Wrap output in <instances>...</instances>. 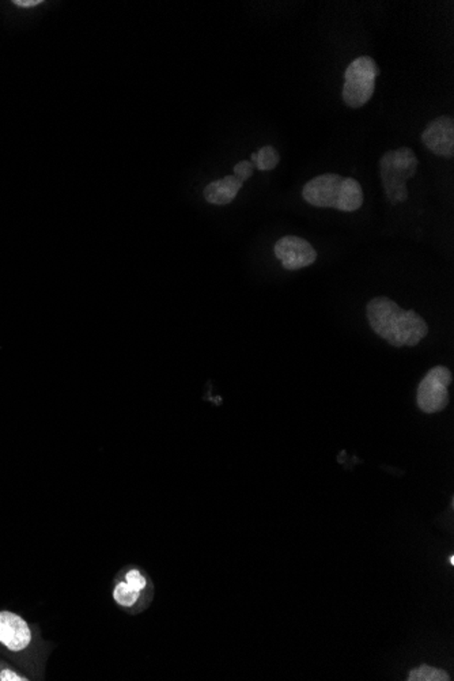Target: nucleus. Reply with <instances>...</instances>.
<instances>
[{
	"mask_svg": "<svg viewBox=\"0 0 454 681\" xmlns=\"http://www.w3.org/2000/svg\"><path fill=\"white\" fill-rule=\"evenodd\" d=\"M381 74L377 63L370 56H359L349 63L344 71V85L341 97L351 109H359L372 98L375 90V80Z\"/></svg>",
	"mask_w": 454,
	"mask_h": 681,
	"instance_id": "nucleus-4",
	"label": "nucleus"
},
{
	"mask_svg": "<svg viewBox=\"0 0 454 681\" xmlns=\"http://www.w3.org/2000/svg\"><path fill=\"white\" fill-rule=\"evenodd\" d=\"M140 592L131 588L127 583H119L114 591V599L120 607L130 608L139 600Z\"/></svg>",
	"mask_w": 454,
	"mask_h": 681,
	"instance_id": "nucleus-11",
	"label": "nucleus"
},
{
	"mask_svg": "<svg viewBox=\"0 0 454 681\" xmlns=\"http://www.w3.org/2000/svg\"><path fill=\"white\" fill-rule=\"evenodd\" d=\"M276 259L287 271H298L317 260V252L307 240L296 235H284L273 248Z\"/></svg>",
	"mask_w": 454,
	"mask_h": 681,
	"instance_id": "nucleus-6",
	"label": "nucleus"
},
{
	"mask_svg": "<svg viewBox=\"0 0 454 681\" xmlns=\"http://www.w3.org/2000/svg\"><path fill=\"white\" fill-rule=\"evenodd\" d=\"M417 157L409 148L396 149L383 154L380 159V177L383 192L392 206L408 199L407 182L416 175Z\"/></svg>",
	"mask_w": 454,
	"mask_h": 681,
	"instance_id": "nucleus-3",
	"label": "nucleus"
},
{
	"mask_svg": "<svg viewBox=\"0 0 454 681\" xmlns=\"http://www.w3.org/2000/svg\"><path fill=\"white\" fill-rule=\"evenodd\" d=\"M125 583L131 588L137 589V591L142 592L146 588L147 583L146 578L143 577L142 573L139 570H130L125 575Z\"/></svg>",
	"mask_w": 454,
	"mask_h": 681,
	"instance_id": "nucleus-13",
	"label": "nucleus"
},
{
	"mask_svg": "<svg viewBox=\"0 0 454 681\" xmlns=\"http://www.w3.org/2000/svg\"><path fill=\"white\" fill-rule=\"evenodd\" d=\"M453 381V374L445 366H435L417 387V407L425 413H437L449 404L448 387Z\"/></svg>",
	"mask_w": 454,
	"mask_h": 681,
	"instance_id": "nucleus-5",
	"label": "nucleus"
},
{
	"mask_svg": "<svg viewBox=\"0 0 454 681\" xmlns=\"http://www.w3.org/2000/svg\"><path fill=\"white\" fill-rule=\"evenodd\" d=\"M31 642V631L28 623L13 612H0V643L9 651H22Z\"/></svg>",
	"mask_w": 454,
	"mask_h": 681,
	"instance_id": "nucleus-8",
	"label": "nucleus"
},
{
	"mask_svg": "<svg viewBox=\"0 0 454 681\" xmlns=\"http://www.w3.org/2000/svg\"><path fill=\"white\" fill-rule=\"evenodd\" d=\"M242 184L244 183L239 180L236 175H226L222 180H216V182H213L206 187V200L210 204H215V206L231 204L236 199V196L239 195Z\"/></svg>",
	"mask_w": 454,
	"mask_h": 681,
	"instance_id": "nucleus-9",
	"label": "nucleus"
},
{
	"mask_svg": "<svg viewBox=\"0 0 454 681\" xmlns=\"http://www.w3.org/2000/svg\"><path fill=\"white\" fill-rule=\"evenodd\" d=\"M373 331L392 347H415L429 335V326L415 311H404L388 297H375L366 306Z\"/></svg>",
	"mask_w": 454,
	"mask_h": 681,
	"instance_id": "nucleus-1",
	"label": "nucleus"
},
{
	"mask_svg": "<svg viewBox=\"0 0 454 681\" xmlns=\"http://www.w3.org/2000/svg\"><path fill=\"white\" fill-rule=\"evenodd\" d=\"M449 675L445 670L437 669V668L419 667L412 670L408 676V681H448Z\"/></svg>",
	"mask_w": 454,
	"mask_h": 681,
	"instance_id": "nucleus-12",
	"label": "nucleus"
},
{
	"mask_svg": "<svg viewBox=\"0 0 454 681\" xmlns=\"http://www.w3.org/2000/svg\"><path fill=\"white\" fill-rule=\"evenodd\" d=\"M28 678L17 675L12 669H4L0 672V681H26Z\"/></svg>",
	"mask_w": 454,
	"mask_h": 681,
	"instance_id": "nucleus-15",
	"label": "nucleus"
},
{
	"mask_svg": "<svg viewBox=\"0 0 454 681\" xmlns=\"http://www.w3.org/2000/svg\"><path fill=\"white\" fill-rule=\"evenodd\" d=\"M253 169H255V165L252 164L250 161H241L240 164H237L236 166H234V175H236L239 180H241L242 183L247 182L248 178H250V175H253Z\"/></svg>",
	"mask_w": 454,
	"mask_h": 681,
	"instance_id": "nucleus-14",
	"label": "nucleus"
},
{
	"mask_svg": "<svg viewBox=\"0 0 454 681\" xmlns=\"http://www.w3.org/2000/svg\"><path fill=\"white\" fill-rule=\"evenodd\" d=\"M307 203L320 209L343 212L358 211L364 204V190L355 178L325 173L312 178L302 190Z\"/></svg>",
	"mask_w": 454,
	"mask_h": 681,
	"instance_id": "nucleus-2",
	"label": "nucleus"
},
{
	"mask_svg": "<svg viewBox=\"0 0 454 681\" xmlns=\"http://www.w3.org/2000/svg\"><path fill=\"white\" fill-rule=\"evenodd\" d=\"M281 161V156H279L278 150L273 146H265L260 149L257 153H253L250 156V162L262 172H267V170L275 169L276 165Z\"/></svg>",
	"mask_w": 454,
	"mask_h": 681,
	"instance_id": "nucleus-10",
	"label": "nucleus"
},
{
	"mask_svg": "<svg viewBox=\"0 0 454 681\" xmlns=\"http://www.w3.org/2000/svg\"><path fill=\"white\" fill-rule=\"evenodd\" d=\"M425 146L438 157L451 158L454 156V120L440 116L433 120L422 133Z\"/></svg>",
	"mask_w": 454,
	"mask_h": 681,
	"instance_id": "nucleus-7",
	"label": "nucleus"
},
{
	"mask_svg": "<svg viewBox=\"0 0 454 681\" xmlns=\"http://www.w3.org/2000/svg\"><path fill=\"white\" fill-rule=\"evenodd\" d=\"M41 4H43L41 0H14L13 2V4H15L17 7H22V9H30V7H36Z\"/></svg>",
	"mask_w": 454,
	"mask_h": 681,
	"instance_id": "nucleus-16",
	"label": "nucleus"
}]
</instances>
